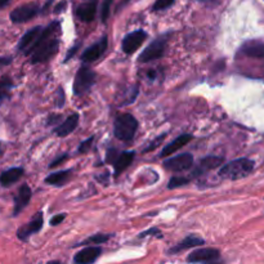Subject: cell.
<instances>
[{"label": "cell", "instance_id": "obj_5", "mask_svg": "<svg viewBox=\"0 0 264 264\" xmlns=\"http://www.w3.org/2000/svg\"><path fill=\"white\" fill-rule=\"evenodd\" d=\"M95 74L89 67L83 66L78 70L75 80H74V93L75 95L85 94L94 85Z\"/></svg>", "mask_w": 264, "mask_h": 264}, {"label": "cell", "instance_id": "obj_25", "mask_svg": "<svg viewBox=\"0 0 264 264\" xmlns=\"http://www.w3.org/2000/svg\"><path fill=\"white\" fill-rule=\"evenodd\" d=\"M111 239V235H105V234H98V235H94V236H90L88 237L86 240H84V241H81L80 246H88V245H95V244H103V242H107L109 240Z\"/></svg>", "mask_w": 264, "mask_h": 264}, {"label": "cell", "instance_id": "obj_37", "mask_svg": "<svg viewBox=\"0 0 264 264\" xmlns=\"http://www.w3.org/2000/svg\"><path fill=\"white\" fill-rule=\"evenodd\" d=\"M47 264H64V263H62V261H59V260H50V261H48Z\"/></svg>", "mask_w": 264, "mask_h": 264}, {"label": "cell", "instance_id": "obj_4", "mask_svg": "<svg viewBox=\"0 0 264 264\" xmlns=\"http://www.w3.org/2000/svg\"><path fill=\"white\" fill-rule=\"evenodd\" d=\"M187 261L191 264H223L220 251L214 248H203L193 250L188 256Z\"/></svg>", "mask_w": 264, "mask_h": 264}, {"label": "cell", "instance_id": "obj_24", "mask_svg": "<svg viewBox=\"0 0 264 264\" xmlns=\"http://www.w3.org/2000/svg\"><path fill=\"white\" fill-rule=\"evenodd\" d=\"M12 88H13V83L8 75H4L0 79V105L9 97Z\"/></svg>", "mask_w": 264, "mask_h": 264}, {"label": "cell", "instance_id": "obj_17", "mask_svg": "<svg viewBox=\"0 0 264 264\" xmlns=\"http://www.w3.org/2000/svg\"><path fill=\"white\" fill-rule=\"evenodd\" d=\"M205 245V240L200 239L197 236H193V235H189L187 236L186 239L182 240L181 242L173 246L172 249L169 250L170 254H177V253H181V251L187 250V249H192V248H196V246H203Z\"/></svg>", "mask_w": 264, "mask_h": 264}, {"label": "cell", "instance_id": "obj_18", "mask_svg": "<svg viewBox=\"0 0 264 264\" xmlns=\"http://www.w3.org/2000/svg\"><path fill=\"white\" fill-rule=\"evenodd\" d=\"M78 124H79V115L78 114L70 115V116L62 122L61 125H58L56 129H54V133H56L58 137H67L69 134H71L76 128H78Z\"/></svg>", "mask_w": 264, "mask_h": 264}, {"label": "cell", "instance_id": "obj_27", "mask_svg": "<svg viewBox=\"0 0 264 264\" xmlns=\"http://www.w3.org/2000/svg\"><path fill=\"white\" fill-rule=\"evenodd\" d=\"M174 3L175 0H156L155 4H153L152 7V11L153 12L164 11V9H168L169 7H172Z\"/></svg>", "mask_w": 264, "mask_h": 264}, {"label": "cell", "instance_id": "obj_11", "mask_svg": "<svg viewBox=\"0 0 264 264\" xmlns=\"http://www.w3.org/2000/svg\"><path fill=\"white\" fill-rule=\"evenodd\" d=\"M42 31H43V27H40V26H37V27L28 30L27 32L23 35L22 39L20 40V43H18V49H20L21 52L25 53L26 56H28L31 50H32V48L35 47V44H37Z\"/></svg>", "mask_w": 264, "mask_h": 264}, {"label": "cell", "instance_id": "obj_6", "mask_svg": "<svg viewBox=\"0 0 264 264\" xmlns=\"http://www.w3.org/2000/svg\"><path fill=\"white\" fill-rule=\"evenodd\" d=\"M168 44V37H160L156 40H153L147 48L142 52V54L139 56V62H151L155 61V59L161 58L164 56L165 49H167Z\"/></svg>", "mask_w": 264, "mask_h": 264}, {"label": "cell", "instance_id": "obj_21", "mask_svg": "<svg viewBox=\"0 0 264 264\" xmlns=\"http://www.w3.org/2000/svg\"><path fill=\"white\" fill-rule=\"evenodd\" d=\"M134 156H136V152L134 151H125V152L120 153L117 156V158L115 160L114 162V169H115V175H120L129 165L133 162Z\"/></svg>", "mask_w": 264, "mask_h": 264}, {"label": "cell", "instance_id": "obj_32", "mask_svg": "<svg viewBox=\"0 0 264 264\" xmlns=\"http://www.w3.org/2000/svg\"><path fill=\"white\" fill-rule=\"evenodd\" d=\"M64 218H66V215H64V214L56 215V217H53L52 219H50V224H52V225H58L59 223L63 222Z\"/></svg>", "mask_w": 264, "mask_h": 264}, {"label": "cell", "instance_id": "obj_31", "mask_svg": "<svg viewBox=\"0 0 264 264\" xmlns=\"http://www.w3.org/2000/svg\"><path fill=\"white\" fill-rule=\"evenodd\" d=\"M148 235H152V236H155V235H156V237H158V239H161V237H162V234L158 231L157 228L148 229V231H146V232H143V234L139 235V237H146V236H148Z\"/></svg>", "mask_w": 264, "mask_h": 264}, {"label": "cell", "instance_id": "obj_39", "mask_svg": "<svg viewBox=\"0 0 264 264\" xmlns=\"http://www.w3.org/2000/svg\"><path fill=\"white\" fill-rule=\"evenodd\" d=\"M0 155H2V148H0Z\"/></svg>", "mask_w": 264, "mask_h": 264}, {"label": "cell", "instance_id": "obj_20", "mask_svg": "<svg viewBox=\"0 0 264 264\" xmlns=\"http://www.w3.org/2000/svg\"><path fill=\"white\" fill-rule=\"evenodd\" d=\"M223 162H224V158L220 157V156H208V157L203 158L200 161L199 168L195 172V175H200L204 174L205 172H209V170L217 169V168H219Z\"/></svg>", "mask_w": 264, "mask_h": 264}, {"label": "cell", "instance_id": "obj_34", "mask_svg": "<svg viewBox=\"0 0 264 264\" xmlns=\"http://www.w3.org/2000/svg\"><path fill=\"white\" fill-rule=\"evenodd\" d=\"M66 158H67V155H63V156H61V157L56 158V160H54V161H53L52 164H50V168H56L57 165H59V164H61V162H63L64 160H66Z\"/></svg>", "mask_w": 264, "mask_h": 264}, {"label": "cell", "instance_id": "obj_23", "mask_svg": "<svg viewBox=\"0 0 264 264\" xmlns=\"http://www.w3.org/2000/svg\"><path fill=\"white\" fill-rule=\"evenodd\" d=\"M71 177V170H62V172L53 173L45 178V183L52 186H63Z\"/></svg>", "mask_w": 264, "mask_h": 264}, {"label": "cell", "instance_id": "obj_35", "mask_svg": "<svg viewBox=\"0 0 264 264\" xmlns=\"http://www.w3.org/2000/svg\"><path fill=\"white\" fill-rule=\"evenodd\" d=\"M9 63H11V58H0V67H3Z\"/></svg>", "mask_w": 264, "mask_h": 264}, {"label": "cell", "instance_id": "obj_38", "mask_svg": "<svg viewBox=\"0 0 264 264\" xmlns=\"http://www.w3.org/2000/svg\"><path fill=\"white\" fill-rule=\"evenodd\" d=\"M201 2H205V3H208V2H211V3H213L214 0H201Z\"/></svg>", "mask_w": 264, "mask_h": 264}, {"label": "cell", "instance_id": "obj_9", "mask_svg": "<svg viewBox=\"0 0 264 264\" xmlns=\"http://www.w3.org/2000/svg\"><path fill=\"white\" fill-rule=\"evenodd\" d=\"M147 39V32L143 30H137L133 32L128 34L124 40H122V50L126 53V54H133L136 50L139 49V47L145 43V40Z\"/></svg>", "mask_w": 264, "mask_h": 264}, {"label": "cell", "instance_id": "obj_14", "mask_svg": "<svg viewBox=\"0 0 264 264\" xmlns=\"http://www.w3.org/2000/svg\"><path fill=\"white\" fill-rule=\"evenodd\" d=\"M43 223H44L43 213H38L28 224L23 225L22 228H20V229L17 231V237H18L20 240H22V241H26L31 235L37 234V232H39L40 229H42Z\"/></svg>", "mask_w": 264, "mask_h": 264}, {"label": "cell", "instance_id": "obj_3", "mask_svg": "<svg viewBox=\"0 0 264 264\" xmlns=\"http://www.w3.org/2000/svg\"><path fill=\"white\" fill-rule=\"evenodd\" d=\"M138 129V121L136 117L130 114H121L115 119L114 133L115 137L120 141L129 142L136 136Z\"/></svg>", "mask_w": 264, "mask_h": 264}, {"label": "cell", "instance_id": "obj_10", "mask_svg": "<svg viewBox=\"0 0 264 264\" xmlns=\"http://www.w3.org/2000/svg\"><path fill=\"white\" fill-rule=\"evenodd\" d=\"M240 56L253 59H264V42L261 40H248L239 49Z\"/></svg>", "mask_w": 264, "mask_h": 264}, {"label": "cell", "instance_id": "obj_7", "mask_svg": "<svg viewBox=\"0 0 264 264\" xmlns=\"http://www.w3.org/2000/svg\"><path fill=\"white\" fill-rule=\"evenodd\" d=\"M39 6L35 3L23 4L21 7H17L16 9L11 12V21L13 23H22L31 20L39 13Z\"/></svg>", "mask_w": 264, "mask_h": 264}, {"label": "cell", "instance_id": "obj_19", "mask_svg": "<svg viewBox=\"0 0 264 264\" xmlns=\"http://www.w3.org/2000/svg\"><path fill=\"white\" fill-rule=\"evenodd\" d=\"M191 139H192L191 134H182V136H179L178 138H175L172 143H169L167 147L162 148L161 153H160V157H165V156L173 155L174 152L181 150L183 146H186Z\"/></svg>", "mask_w": 264, "mask_h": 264}, {"label": "cell", "instance_id": "obj_33", "mask_svg": "<svg viewBox=\"0 0 264 264\" xmlns=\"http://www.w3.org/2000/svg\"><path fill=\"white\" fill-rule=\"evenodd\" d=\"M117 156H119V155H116V150H109L106 160H107L109 162H112V164H114L115 160L117 158Z\"/></svg>", "mask_w": 264, "mask_h": 264}, {"label": "cell", "instance_id": "obj_1", "mask_svg": "<svg viewBox=\"0 0 264 264\" xmlns=\"http://www.w3.org/2000/svg\"><path fill=\"white\" fill-rule=\"evenodd\" d=\"M59 27H61L59 22L54 21L49 26L43 28L37 44H35V47L32 48V50L28 54L31 58V63L35 64L40 63V62L49 61L52 57L56 56L59 47V40L57 38Z\"/></svg>", "mask_w": 264, "mask_h": 264}, {"label": "cell", "instance_id": "obj_13", "mask_svg": "<svg viewBox=\"0 0 264 264\" xmlns=\"http://www.w3.org/2000/svg\"><path fill=\"white\" fill-rule=\"evenodd\" d=\"M102 254V249L100 246H88V248L81 249L80 251L74 256V263L75 264H93Z\"/></svg>", "mask_w": 264, "mask_h": 264}, {"label": "cell", "instance_id": "obj_26", "mask_svg": "<svg viewBox=\"0 0 264 264\" xmlns=\"http://www.w3.org/2000/svg\"><path fill=\"white\" fill-rule=\"evenodd\" d=\"M111 4L112 0H103L102 7H101V18H102V22H107L110 17V12H111Z\"/></svg>", "mask_w": 264, "mask_h": 264}, {"label": "cell", "instance_id": "obj_15", "mask_svg": "<svg viewBox=\"0 0 264 264\" xmlns=\"http://www.w3.org/2000/svg\"><path fill=\"white\" fill-rule=\"evenodd\" d=\"M107 44H109V42H107V37H103L102 40H100L98 43L93 44L92 47H89L88 49H85V52L81 54V59H83L84 62L97 61V59L102 56L103 53L106 52V49H107Z\"/></svg>", "mask_w": 264, "mask_h": 264}, {"label": "cell", "instance_id": "obj_12", "mask_svg": "<svg viewBox=\"0 0 264 264\" xmlns=\"http://www.w3.org/2000/svg\"><path fill=\"white\" fill-rule=\"evenodd\" d=\"M98 0H83L76 9V16L83 22H92L97 13Z\"/></svg>", "mask_w": 264, "mask_h": 264}, {"label": "cell", "instance_id": "obj_36", "mask_svg": "<svg viewBox=\"0 0 264 264\" xmlns=\"http://www.w3.org/2000/svg\"><path fill=\"white\" fill-rule=\"evenodd\" d=\"M9 3H11V0H0V9L6 8Z\"/></svg>", "mask_w": 264, "mask_h": 264}, {"label": "cell", "instance_id": "obj_16", "mask_svg": "<svg viewBox=\"0 0 264 264\" xmlns=\"http://www.w3.org/2000/svg\"><path fill=\"white\" fill-rule=\"evenodd\" d=\"M31 200V188L27 186V184H22L18 189V193L14 197V210H13V215H17L18 213L25 209V206L30 203Z\"/></svg>", "mask_w": 264, "mask_h": 264}, {"label": "cell", "instance_id": "obj_8", "mask_svg": "<svg viewBox=\"0 0 264 264\" xmlns=\"http://www.w3.org/2000/svg\"><path fill=\"white\" fill-rule=\"evenodd\" d=\"M192 165H193V156L191 153H181L164 162L165 169L175 173L188 170L189 168H192Z\"/></svg>", "mask_w": 264, "mask_h": 264}, {"label": "cell", "instance_id": "obj_22", "mask_svg": "<svg viewBox=\"0 0 264 264\" xmlns=\"http://www.w3.org/2000/svg\"><path fill=\"white\" fill-rule=\"evenodd\" d=\"M23 175L22 168H12V169L6 170L0 175V184L4 187H9L13 183L20 181Z\"/></svg>", "mask_w": 264, "mask_h": 264}, {"label": "cell", "instance_id": "obj_2", "mask_svg": "<svg viewBox=\"0 0 264 264\" xmlns=\"http://www.w3.org/2000/svg\"><path fill=\"white\" fill-rule=\"evenodd\" d=\"M253 170V160H250V158H237V160H234V161L223 165L218 174H219L220 178L236 181V179H241L245 178V177H248Z\"/></svg>", "mask_w": 264, "mask_h": 264}, {"label": "cell", "instance_id": "obj_28", "mask_svg": "<svg viewBox=\"0 0 264 264\" xmlns=\"http://www.w3.org/2000/svg\"><path fill=\"white\" fill-rule=\"evenodd\" d=\"M188 182H189L188 178H183V177H173V178L169 181L168 187H169V188H177V187L184 186V184H187Z\"/></svg>", "mask_w": 264, "mask_h": 264}, {"label": "cell", "instance_id": "obj_29", "mask_svg": "<svg viewBox=\"0 0 264 264\" xmlns=\"http://www.w3.org/2000/svg\"><path fill=\"white\" fill-rule=\"evenodd\" d=\"M93 141H94V137H90V138L85 139L83 143H80V147H79V152L80 153H86L90 150L93 145Z\"/></svg>", "mask_w": 264, "mask_h": 264}, {"label": "cell", "instance_id": "obj_30", "mask_svg": "<svg viewBox=\"0 0 264 264\" xmlns=\"http://www.w3.org/2000/svg\"><path fill=\"white\" fill-rule=\"evenodd\" d=\"M165 137H167V136H165V134H164V136H160V137H158V138H156L155 141H153V142L151 143V145L148 146L147 148H146V150H145V152H148V151H152V150H155V148L157 147L158 145H160V142H162V141H164V139H165Z\"/></svg>", "mask_w": 264, "mask_h": 264}]
</instances>
